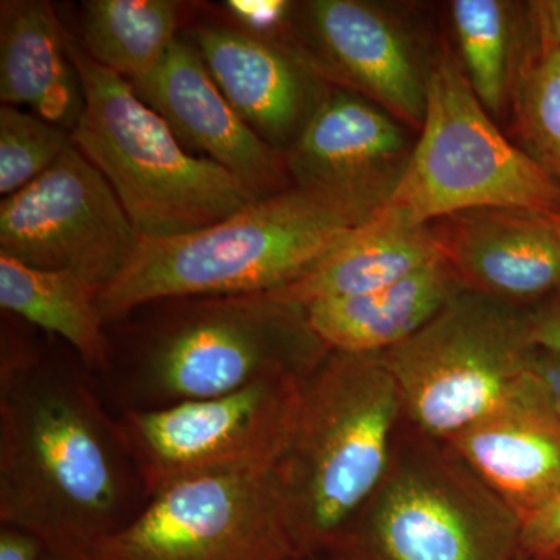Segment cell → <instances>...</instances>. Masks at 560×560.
Returning a JSON list of instances; mask_svg holds the SVG:
<instances>
[{
  "instance_id": "6da1fadb",
  "label": "cell",
  "mask_w": 560,
  "mask_h": 560,
  "mask_svg": "<svg viewBox=\"0 0 560 560\" xmlns=\"http://www.w3.org/2000/svg\"><path fill=\"white\" fill-rule=\"evenodd\" d=\"M117 418L86 371L2 327L0 521L88 558L149 503Z\"/></svg>"
},
{
  "instance_id": "7a4b0ae2",
  "label": "cell",
  "mask_w": 560,
  "mask_h": 560,
  "mask_svg": "<svg viewBox=\"0 0 560 560\" xmlns=\"http://www.w3.org/2000/svg\"><path fill=\"white\" fill-rule=\"evenodd\" d=\"M394 184H294L206 230L142 238L125 270L102 291L106 326L171 298L282 289L348 241Z\"/></svg>"
},
{
  "instance_id": "3957f363",
  "label": "cell",
  "mask_w": 560,
  "mask_h": 560,
  "mask_svg": "<svg viewBox=\"0 0 560 560\" xmlns=\"http://www.w3.org/2000/svg\"><path fill=\"white\" fill-rule=\"evenodd\" d=\"M119 323L106 374L121 411L212 399L278 375L307 377L330 352L304 308L270 293L171 298Z\"/></svg>"
},
{
  "instance_id": "277c9868",
  "label": "cell",
  "mask_w": 560,
  "mask_h": 560,
  "mask_svg": "<svg viewBox=\"0 0 560 560\" xmlns=\"http://www.w3.org/2000/svg\"><path fill=\"white\" fill-rule=\"evenodd\" d=\"M400 416L382 353L330 350L302 381L296 431L279 464L298 559L326 551L381 486Z\"/></svg>"
},
{
  "instance_id": "5b68a950",
  "label": "cell",
  "mask_w": 560,
  "mask_h": 560,
  "mask_svg": "<svg viewBox=\"0 0 560 560\" xmlns=\"http://www.w3.org/2000/svg\"><path fill=\"white\" fill-rule=\"evenodd\" d=\"M68 49L84 97L73 143L108 180L140 238L206 230L259 200L215 161L184 149L130 81L92 60L70 33Z\"/></svg>"
},
{
  "instance_id": "8992f818",
  "label": "cell",
  "mask_w": 560,
  "mask_h": 560,
  "mask_svg": "<svg viewBox=\"0 0 560 560\" xmlns=\"http://www.w3.org/2000/svg\"><path fill=\"white\" fill-rule=\"evenodd\" d=\"M420 434V433H419ZM522 522L453 452L394 448L381 486L324 551L326 560H517Z\"/></svg>"
},
{
  "instance_id": "52a82bcc",
  "label": "cell",
  "mask_w": 560,
  "mask_h": 560,
  "mask_svg": "<svg viewBox=\"0 0 560 560\" xmlns=\"http://www.w3.org/2000/svg\"><path fill=\"white\" fill-rule=\"evenodd\" d=\"M422 135L386 209L429 226L481 209L560 210V180L501 135L451 58L425 80Z\"/></svg>"
},
{
  "instance_id": "ba28073f",
  "label": "cell",
  "mask_w": 560,
  "mask_h": 560,
  "mask_svg": "<svg viewBox=\"0 0 560 560\" xmlns=\"http://www.w3.org/2000/svg\"><path fill=\"white\" fill-rule=\"evenodd\" d=\"M534 348L526 313L464 289L382 357L404 416L423 436L448 442L521 388Z\"/></svg>"
},
{
  "instance_id": "9c48e42d",
  "label": "cell",
  "mask_w": 560,
  "mask_h": 560,
  "mask_svg": "<svg viewBox=\"0 0 560 560\" xmlns=\"http://www.w3.org/2000/svg\"><path fill=\"white\" fill-rule=\"evenodd\" d=\"M301 375L160 410H128L117 423L149 499L173 482L278 467L300 419Z\"/></svg>"
},
{
  "instance_id": "30bf717a",
  "label": "cell",
  "mask_w": 560,
  "mask_h": 560,
  "mask_svg": "<svg viewBox=\"0 0 560 560\" xmlns=\"http://www.w3.org/2000/svg\"><path fill=\"white\" fill-rule=\"evenodd\" d=\"M90 559H298L279 466L173 482Z\"/></svg>"
},
{
  "instance_id": "8fae6325",
  "label": "cell",
  "mask_w": 560,
  "mask_h": 560,
  "mask_svg": "<svg viewBox=\"0 0 560 560\" xmlns=\"http://www.w3.org/2000/svg\"><path fill=\"white\" fill-rule=\"evenodd\" d=\"M140 241L116 191L75 145L0 205V254L40 270L72 272L102 291Z\"/></svg>"
},
{
  "instance_id": "7c38bea8",
  "label": "cell",
  "mask_w": 560,
  "mask_h": 560,
  "mask_svg": "<svg viewBox=\"0 0 560 560\" xmlns=\"http://www.w3.org/2000/svg\"><path fill=\"white\" fill-rule=\"evenodd\" d=\"M131 86L167 121L176 138L208 154L257 197L287 189L282 154L265 143L232 108L201 55L186 38L179 36L160 66Z\"/></svg>"
},
{
  "instance_id": "4fadbf2b",
  "label": "cell",
  "mask_w": 560,
  "mask_h": 560,
  "mask_svg": "<svg viewBox=\"0 0 560 560\" xmlns=\"http://www.w3.org/2000/svg\"><path fill=\"white\" fill-rule=\"evenodd\" d=\"M431 231L466 289L508 304L560 291V210H470Z\"/></svg>"
},
{
  "instance_id": "5bb4252c",
  "label": "cell",
  "mask_w": 560,
  "mask_h": 560,
  "mask_svg": "<svg viewBox=\"0 0 560 560\" xmlns=\"http://www.w3.org/2000/svg\"><path fill=\"white\" fill-rule=\"evenodd\" d=\"M184 35L250 130L289 153L320 105L301 62L272 36L231 21L198 22Z\"/></svg>"
},
{
  "instance_id": "9a60e30c",
  "label": "cell",
  "mask_w": 560,
  "mask_h": 560,
  "mask_svg": "<svg viewBox=\"0 0 560 560\" xmlns=\"http://www.w3.org/2000/svg\"><path fill=\"white\" fill-rule=\"evenodd\" d=\"M447 444L521 522L560 495V418L528 371L510 399Z\"/></svg>"
},
{
  "instance_id": "2e32d148",
  "label": "cell",
  "mask_w": 560,
  "mask_h": 560,
  "mask_svg": "<svg viewBox=\"0 0 560 560\" xmlns=\"http://www.w3.org/2000/svg\"><path fill=\"white\" fill-rule=\"evenodd\" d=\"M69 32L47 0L0 2V101L72 132L84 108Z\"/></svg>"
},
{
  "instance_id": "e0dca14e",
  "label": "cell",
  "mask_w": 560,
  "mask_h": 560,
  "mask_svg": "<svg viewBox=\"0 0 560 560\" xmlns=\"http://www.w3.org/2000/svg\"><path fill=\"white\" fill-rule=\"evenodd\" d=\"M307 11L313 35L331 68L400 119L422 125L425 81L377 11L355 0H316Z\"/></svg>"
},
{
  "instance_id": "ac0fdd59",
  "label": "cell",
  "mask_w": 560,
  "mask_h": 560,
  "mask_svg": "<svg viewBox=\"0 0 560 560\" xmlns=\"http://www.w3.org/2000/svg\"><path fill=\"white\" fill-rule=\"evenodd\" d=\"M466 289L444 256L385 289L315 302L305 318L331 352L385 353L418 334Z\"/></svg>"
},
{
  "instance_id": "d6986e66",
  "label": "cell",
  "mask_w": 560,
  "mask_h": 560,
  "mask_svg": "<svg viewBox=\"0 0 560 560\" xmlns=\"http://www.w3.org/2000/svg\"><path fill=\"white\" fill-rule=\"evenodd\" d=\"M442 256L430 226H412L381 206L311 270L271 296L305 308L315 302L385 289Z\"/></svg>"
},
{
  "instance_id": "ffe728a7",
  "label": "cell",
  "mask_w": 560,
  "mask_h": 560,
  "mask_svg": "<svg viewBox=\"0 0 560 560\" xmlns=\"http://www.w3.org/2000/svg\"><path fill=\"white\" fill-rule=\"evenodd\" d=\"M400 128L381 109L346 92L320 102L285 162L294 184H363L388 179L381 168L404 149Z\"/></svg>"
},
{
  "instance_id": "44dd1931",
  "label": "cell",
  "mask_w": 560,
  "mask_h": 560,
  "mask_svg": "<svg viewBox=\"0 0 560 560\" xmlns=\"http://www.w3.org/2000/svg\"><path fill=\"white\" fill-rule=\"evenodd\" d=\"M102 289L69 271L40 270L0 254V307L7 315L60 337L88 371L106 374L110 340Z\"/></svg>"
},
{
  "instance_id": "7402d4cb",
  "label": "cell",
  "mask_w": 560,
  "mask_h": 560,
  "mask_svg": "<svg viewBox=\"0 0 560 560\" xmlns=\"http://www.w3.org/2000/svg\"><path fill=\"white\" fill-rule=\"evenodd\" d=\"M179 0H86L81 3L80 44L92 60L135 83L164 60L179 38Z\"/></svg>"
},
{
  "instance_id": "603a6c76",
  "label": "cell",
  "mask_w": 560,
  "mask_h": 560,
  "mask_svg": "<svg viewBox=\"0 0 560 560\" xmlns=\"http://www.w3.org/2000/svg\"><path fill=\"white\" fill-rule=\"evenodd\" d=\"M521 70L515 95L523 150L560 179V47L540 43Z\"/></svg>"
},
{
  "instance_id": "cb8c5ba5",
  "label": "cell",
  "mask_w": 560,
  "mask_h": 560,
  "mask_svg": "<svg viewBox=\"0 0 560 560\" xmlns=\"http://www.w3.org/2000/svg\"><path fill=\"white\" fill-rule=\"evenodd\" d=\"M452 18L467 79L482 106L499 113L506 90L508 16L499 0H456Z\"/></svg>"
},
{
  "instance_id": "d4e9b609",
  "label": "cell",
  "mask_w": 560,
  "mask_h": 560,
  "mask_svg": "<svg viewBox=\"0 0 560 560\" xmlns=\"http://www.w3.org/2000/svg\"><path fill=\"white\" fill-rule=\"evenodd\" d=\"M72 145L69 130L18 106H0V194L10 197L24 189Z\"/></svg>"
},
{
  "instance_id": "484cf974",
  "label": "cell",
  "mask_w": 560,
  "mask_h": 560,
  "mask_svg": "<svg viewBox=\"0 0 560 560\" xmlns=\"http://www.w3.org/2000/svg\"><path fill=\"white\" fill-rule=\"evenodd\" d=\"M560 550V495L547 508L522 522L521 552L541 560Z\"/></svg>"
},
{
  "instance_id": "4316f807",
  "label": "cell",
  "mask_w": 560,
  "mask_h": 560,
  "mask_svg": "<svg viewBox=\"0 0 560 560\" xmlns=\"http://www.w3.org/2000/svg\"><path fill=\"white\" fill-rule=\"evenodd\" d=\"M226 20L260 35L272 36L289 16L291 7L283 0H231L224 3ZM275 38V36H272Z\"/></svg>"
},
{
  "instance_id": "83f0119b",
  "label": "cell",
  "mask_w": 560,
  "mask_h": 560,
  "mask_svg": "<svg viewBox=\"0 0 560 560\" xmlns=\"http://www.w3.org/2000/svg\"><path fill=\"white\" fill-rule=\"evenodd\" d=\"M528 374L560 418V352L536 346L529 357Z\"/></svg>"
},
{
  "instance_id": "f1b7e54d",
  "label": "cell",
  "mask_w": 560,
  "mask_h": 560,
  "mask_svg": "<svg viewBox=\"0 0 560 560\" xmlns=\"http://www.w3.org/2000/svg\"><path fill=\"white\" fill-rule=\"evenodd\" d=\"M526 323L534 346L560 352V291L536 311L526 313Z\"/></svg>"
},
{
  "instance_id": "f546056e",
  "label": "cell",
  "mask_w": 560,
  "mask_h": 560,
  "mask_svg": "<svg viewBox=\"0 0 560 560\" xmlns=\"http://www.w3.org/2000/svg\"><path fill=\"white\" fill-rule=\"evenodd\" d=\"M47 548L39 537L16 526L2 525L0 560H43Z\"/></svg>"
},
{
  "instance_id": "4dcf8cb0",
  "label": "cell",
  "mask_w": 560,
  "mask_h": 560,
  "mask_svg": "<svg viewBox=\"0 0 560 560\" xmlns=\"http://www.w3.org/2000/svg\"><path fill=\"white\" fill-rule=\"evenodd\" d=\"M533 13L541 43L560 47V0L534 2Z\"/></svg>"
},
{
  "instance_id": "1f68e13d",
  "label": "cell",
  "mask_w": 560,
  "mask_h": 560,
  "mask_svg": "<svg viewBox=\"0 0 560 560\" xmlns=\"http://www.w3.org/2000/svg\"><path fill=\"white\" fill-rule=\"evenodd\" d=\"M43 560H91L88 558H73V556L58 555V552L46 551Z\"/></svg>"
},
{
  "instance_id": "d6a6232c",
  "label": "cell",
  "mask_w": 560,
  "mask_h": 560,
  "mask_svg": "<svg viewBox=\"0 0 560 560\" xmlns=\"http://www.w3.org/2000/svg\"><path fill=\"white\" fill-rule=\"evenodd\" d=\"M541 560H560V550L552 552L551 556H548V558L541 559Z\"/></svg>"
},
{
  "instance_id": "836d02e7",
  "label": "cell",
  "mask_w": 560,
  "mask_h": 560,
  "mask_svg": "<svg viewBox=\"0 0 560 560\" xmlns=\"http://www.w3.org/2000/svg\"><path fill=\"white\" fill-rule=\"evenodd\" d=\"M517 560H530V559L525 558V556L521 555V556H518Z\"/></svg>"
}]
</instances>
